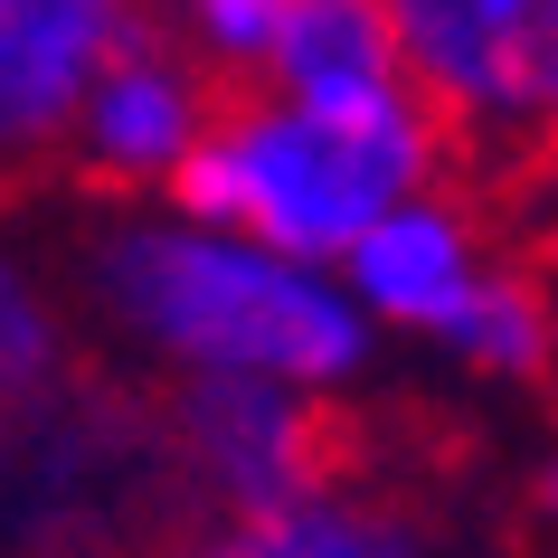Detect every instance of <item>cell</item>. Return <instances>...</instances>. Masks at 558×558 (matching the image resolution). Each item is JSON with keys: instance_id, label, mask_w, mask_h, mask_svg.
<instances>
[{"instance_id": "obj_1", "label": "cell", "mask_w": 558, "mask_h": 558, "mask_svg": "<svg viewBox=\"0 0 558 558\" xmlns=\"http://www.w3.org/2000/svg\"><path fill=\"white\" fill-rule=\"evenodd\" d=\"M76 294L161 379H275L341 408L379 369L341 275L171 199H114L76 246Z\"/></svg>"}, {"instance_id": "obj_2", "label": "cell", "mask_w": 558, "mask_h": 558, "mask_svg": "<svg viewBox=\"0 0 558 558\" xmlns=\"http://www.w3.org/2000/svg\"><path fill=\"white\" fill-rule=\"evenodd\" d=\"M454 133L416 86L369 95V105H303V95H218L208 133L171 171L161 199L218 228H246L284 256L331 265L388 199L445 180Z\"/></svg>"}, {"instance_id": "obj_3", "label": "cell", "mask_w": 558, "mask_h": 558, "mask_svg": "<svg viewBox=\"0 0 558 558\" xmlns=\"http://www.w3.org/2000/svg\"><path fill=\"white\" fill-rule=\"evenodd\" d=\"M151 464L161 454H143V426L66 398V379L10 398L0 408V558H114L123 521H143Z\"/></svg>"}, {"instance_id": "obj_4", "label": "cell", "mask_w": 558, "mask_h": 558, "mask_svg": "<svg viewBox=\"0 0 558 558\" xmlns=\"http://www.w3.org/2000/svg\"><path fill=\"white\" fill-rule=\"evenodd\" d=\"M408 86L473 151H530L558 114V0H379Z\"/></svg>"}, {"instance_id": "obj_5", "label": "cell", "mask_w": 558, "mask_h": 558, "mask_svg": "<svg viewBox=\"0 0 558 558\" xmlns=\"http://www.w3.org/2000/svg\"><path fill=\"white\" fill-rule=\"evenodd\" d=\"M161 464L190 493L236 521V511H275L303 483L331 473V408L275 379H171L161 408Z\"/></svg>"}, {"instance_id": "obj_6", "label": "cell", "mask_w": 558, "mask_h": 558, "mask_svg": "<svg viewBox=\"0 0 558 558\" xmlns=\"http://www.w3.org/2000/svg\"><path fill=\"white\" fill-rule=\"evenodd\" d=\"M208 114H218V76H208L171 29H143L86 95H76L58 161H76L105 199H161L171 171L190 161V143L208 133Z\"/></svg>"}, {"instance_id": "obj_7", "label": "cell", "mask_w": 558, "mask_h": 558, "mask_svg": "<svg viewBox=\"0 0 558 558\" xmlns=\"http://www.w3.org/2000/svg\"><path fill=\"white\" fill-rule=\"evenodd\" d=\"M493 228H483V208L454 190V180H426L408 199H388L369 228L331 256L341 275V294L360 303V323L379 331V341H436L464 294L493 275Z\"/></svg>"}, {"instance_id": "obj_8", "label": "cell", "mask_w": 558, "mask_h": 558, "mask_svg": "<svg viewBox=\"0 0 558 558\" xmlns=\"http://www.w3.org/2000/svg\"><path fill=\"white\" fill-rule=\"evenodd\" d=\"M161 29L151 0H0V171H48L76 95Z\"/></svg>"}, {"instance_id": "obj_9", "label": "cell", "mask_w": 558, "mask_h": 558, "mask_svg": "<svg viewBox=\"0 0 558 558\" xmlns=\"http://www.w3.org/2000/svg\"><path fill=\"white\" fill-rule=\"evenodd\" d=\"M256 86L303 95V105H369L398 95V38H388L379 0H275V38H265Z\"/></svg>"}, {"instance_id": "obj_10", "label": "cell", "mask_w": 558, "mask_h": 558, "mask_svg": "<svg viewBox=\"0 0 558 558\" xmlns=\"http://www.w3.org/2000/svg\"><path fill=\"white\" fill-rule=\"evenodd\" d=\"M180 558H436L426 530L379 493H351V483H303L294 501L275 511H236L208 539H190Z\"/></svg>"}, {"instance_id": "obj_11", "label": "cell", "mask_w": 558, "mask_h": 558, "mask_svg": "<svg viewBox=\"0 0 558 558\" xmlns=\"http://www.w3.org/2000/svg\"><path fill=\"white\" fill-rule=\"evenodd\" d=\"M549 341H558L549 284L511 256H493V275L464 294V313L436 331V351L454 369H473V379H493V388H539L549 379Z\"/></svg>"}, {"instance_id": "obj_12", "label": "cell", "mask_w": 558, "mask_h": 558, "mask_svg": "<svg viewBox=\"0 0 558 558\" xmlns=\"http://www.w3.org/2000/svg\"><path fill=\"white\" fill-rule=\"evenodd\" d=\"M48 379H66V313L10 236H0V408L38 398Z\"/></svg>"}, {"instance_id": "obj_13", "label": "cell", "mask_w": 558, "mask_h": 558, "mask_svg": "<svg viewBox=\"0 0 558 558\" xmlns=\"http://www.w3.org/2000/svg\"><path fill=\"white\" fill-rule=\"evenodd\" d=\"M171 38L208 76H256L275 38V0H171Z\"/></svg>"}]
</instances>
